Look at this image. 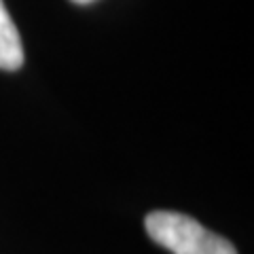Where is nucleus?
I'll use <instances>...</instances> for the list:
<instances>
[{
    "label": "nucleus",
    "mask_w": 254,
    "mask_h": 254,
    "mask_svg": "<svg viewBox=\"0 0 254 254\" xmlns=\"http://www.w3.org/2000/svg\"><path fill=\"white\" fill-rule=\"evenodd\" d=\"M23 64V47L4 2L0 0V70H17Z\"/></svg>",
    "instance_id": "f03ea898"
},
{
    "label": "nucleus",
    "mask_w": 254,
    "mask_h": 254,
    "mask_svg": "<svg viewBox=\"0 0 254 254\" xmlns=\"http://www.w3.org/2000/svg\"><path fill=\"white\" fill-rule=\"evenodd\" d=\"M72 2H76V4H89V2H93V0H72Z\"/></svg>",
    "instance_id": "7ed1b4c3"
},
{
    "label": "nucleus",
    "mask_w": 254,
    "mask_h": 254,
    "mask_svg": "<svg viewBox=\"0 0 254 254\" xmlns=\"http://www.w3.org/2000/svg\"><path fill=\"white\" fill-rule=\"evenodd\" d=\"M146 233L172 254H237L235 246L180 212L157 210L144 218Z\"/></svg>",
    "instance_id": "f257e3e1"
}]
</instances>
